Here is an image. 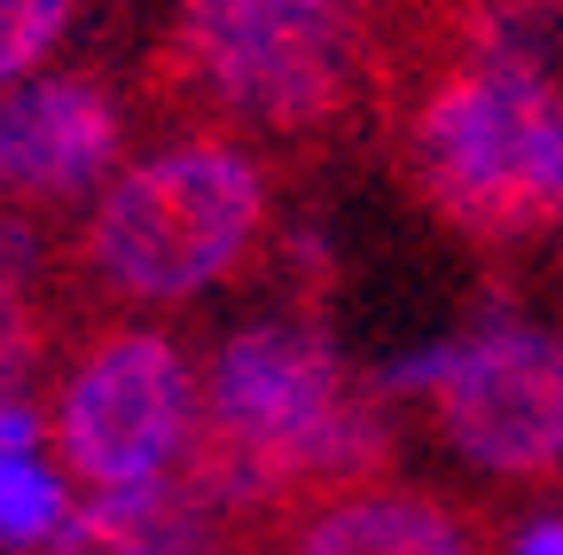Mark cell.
<instances>
[{
    "label": "cell",
    "mask_w": 563,
    "mask_h": 555,
    "mask_svg": "<svg viewBox=\"0 0 563 555\" xmlns=\"http://www.w3.org/2000/svg\"><path fill=\"white\" fill-rule=\"evenodd\" d=\"M431 431L485 477L548 485L563 477V329L493 313L415 360Z\"/></svg>",
    "instance_id": "obj_5"
},
{
    "label": "cell",
    "mask_w": 563,
    "mask_h": 555,
    "mask_svg": "<svg viewBox=\"0 0 563 555\" xmlns=\"http://www.w3.org/2000/svg\"><path fill=\"white\" fill-rule=\"evenodd\" d=\"M290 555H477V532L415 485H352L329 493L298 532Z\"/></svg>",
    "instance_id": "obj_9"
},
{
    "label": "cell",
    "mask_w": 563,
    "mask_h": 555,
    "mask_svg": "<svg viewBox=\"0 0 563 555\" xmlns=\"http://www.w3.org/2000/svg\"><path fill=\"white\" fill-rule=\"evenodd\" d=\"M40 360H47V321L32 306V282H0V407H24Z\"/></svg>",
    "instance_id": "obj_12"
},
{
    "label": "cell",
    "mask_w": 563,
    "mask_h": 555,
    "mask_svg": "<svg viewBox=\"0 0 563 555\" xmlns=\"http://www.w3.org/2000/svg\"><path fill=\"white\" fill-rule=\"evenodd\" d=\"M368 0H173L165 71L211 118L258 133H336L376 79Z\"/></svg>",
    "instance_id": "obj_3"
},
{
    "label": "cell",
    "mask_w": 563,
    "mask_h": 555,
    "mask_svg": "<svg viewBox=\"0 0 563 555\" xmlns=\"http://www.w3.org/2000/svg\"><path fill=\"white\" fill-rule=\"evenodd\" d=\"M220 524H228V509L180 469L165 485L70 501L63 532L40 555H220Z\"/></svg>",
    "instance_id": "obj_8"
},
{
    "label": "cell",
    "mask_w": 563,
    "mask_h": 555,
    "mask_svg": "<svg viewBox=\"0 0 563 555\" xmlns=\"http://www.w3.org/2000/svg\"><path fill=\"white\" fill-rule=\"evenodd\" d=\"M125 118L102 79H16L0 87V203H70L118 173Z\"/></svg>",
    "instance_id": "obj_7"
},
{
    "label": "cell",
    "mask_w": 563,
    "mask_h": 555,
    "mask_svg": "<svg viewBox=\"0 0 563 555\" xmlns=\"http://www.w3.org/2000/svg\"><path fill=\"white\" fill-rule=\"evenodd\" d=\"M391 125L415 203L454 243L509 258L563 235V79L548 55L431 32Z\"/></svg>",
    "instance_id": "obj_1"
},
{
    "label": "cell",
    "mask_w": 563,
    "mask_h": 555,
    "mask_svg": "<svg viewBox=\"0 0 563 555\" xmlns=\"http://www.w3.org/2000/svg\"><path fill=\"white\" fill-rule=\"evenodd\" d=\"M509 555H563V517H540V524H525Z\"/></svg>",
    "instance_id": "obj_13"
},
{
    "label": "cell",
    "mask_w": 563,
    "mask_h": 555,
    "mask_svg": "<svg viewBox=\"0 0 563 555\" xmlns=\"http://www.w3.org/2000/svg\"><path fill=\"white\" fill-rule=\"evenodd\" d=\"M203 431V391L180 344L157 329H118L95 353L70 360L63 399H55V446L63 469L87 477L95 493H125V485H165L188 469Z\"/></svg>",
    "instance_id": "obj_6"
},
{
    "label": "cell",
    "mask_w": 563,
    "mask_h": 555,
    "mask_svg": "<svg viewBox=\"0 0 563 555\" xmlns=\"http://www.w3.org/2000/svg\"><path fill=\"white\" fill-rule=\"evenodd\" d=\"M70 16H79V0H0V87L32 79V63L55 55Z\"/></svg>",
    "instance_id": "obj_11"
},
{
    "label": "cell",
    "mask_w": 563,
    "mask_h": 555,
    "mask_svg": "<svg viewBox=\"0 0 563 555\" xmlns=\"http://www.w3.org/2000/svg\"><path fill=\"white\" fill-rule=\"evenodd\" d=\"M384 462H391L384 407L306 313L251 321L220 344V360L203 376V431L188 477L228 517L282 509L298 493L306 501L352 493Z\"/></svg>",
    "instance_id": "obj_2"
},
{
    "label": "cell",
    "mask_w": 563,
    "mask_h": 555,
    "mask_svg": "<svg viewBox=\"0 0 563 555\" xmlns=\"http://www.w3.org/2000/svg\"><path fill=\"white\" fill-rule=\"evenodd\" d=\"M70 517L63 477L40 469L32 454H0V547H47Z\"/></svg>",
    "instance_id": "obj_10"
},
{
    "label": "cell",
    "mask_w": 563,
    "mask_h": 555,
    "mask_svg": "<svg viewBox=\"0 0 563 555\" xmlns=\"http://www.w3.org/2000/svg\"><path fill=\"white\" fill-rule=\"evenodd\" d=\"M266 212L274 196H266L258 157L196 133V142H173L157 157L125 165L102 188L79 266L95 274V290L125 306H180L251 266Z\"/></svg>",
    "instance_id": "obj_4"
}]
</instances>
